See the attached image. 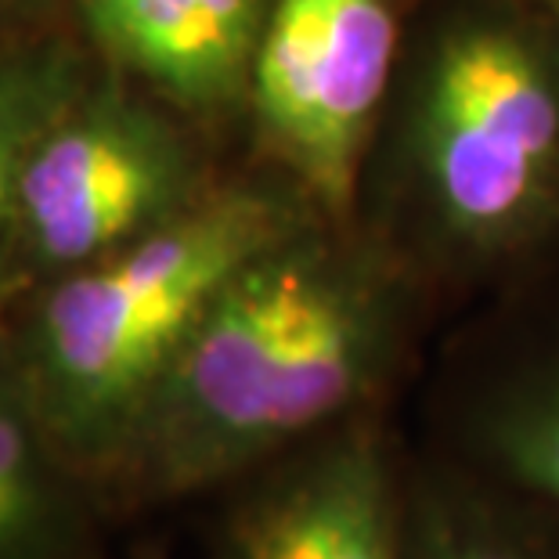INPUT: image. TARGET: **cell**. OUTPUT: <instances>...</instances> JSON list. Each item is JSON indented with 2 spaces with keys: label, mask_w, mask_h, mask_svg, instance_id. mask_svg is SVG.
<instances>
[{
  "label": "cell",
  "mask_w": 559,
  "mask_h": 559,
  "mask_svg": "<svg viewBox=\"0 0 559 559\" xmlns=\"http://www.w3.org/2000/svg\"><path fill=\"white\" fill-rule=\"evenodd\" d=\"M408 444L354 415L210 495L206 559H401Z\"/></svg>",
  "instance_id": "6"
},
{
  "label": "cell",
  "mask_w": 559,
  "mask_h": 559,
  "mask_svg": "<svg viewBox=\"0 0 559 559\" xmlns=\"http://www.w3.org/2000/svg\"><path fill=\"white\" fill-rule=\"evenodd\" d=\"M98 58L76 33L0 47V311L19 296L15 278V195L33 141L83 87Z\"/></svg>",
  "instance_id": "11"
},
{
  "label": "cell",
  "mask_w": 559,
  "mask_h": 559,
  "mask_svg": "<svg viewBox=\"0 0 559 559\" xmlns=\"http://www.w3.org/2000/svg\"><path fill=\"white\" fill-rule=\"evenodd\" d=\"M440 293L358 221L311 217L221 285L152 397L109 516L195 502L390 408Z\"/></svg>",
  "instance_id": "1"
},
{
  "label": "cell",
  "mask_w": 559,
  "mask_h": 559,
  "mask_svg": "<svg viewBox=\"0 0 559 559\" xmlns=\"http://www.w3.org/2000/svg\"><path fill=\"white\" fill-rule=\"evenodd\" d=\"M130 559H170V549H166V542H138L134 549H130Z\"/></svg>",
  "instance_id": "13"
},
{
  "label": "cell",
  "mask_w": 559,
  "mask_h": 559,
  "mask_svg": "<svg viewBox=\"0 0 559 559\" xmlns=\"http://www.w3.org/2000/svg\"><path fill=\"white\" fill-rule=\"evenodd\" d=\"M412 0H275L257 47L242 152L350 221L394 87Z\"/></svg>",
  "instance_id": "5"
},
{
  "label": "cell",
  "mask_w": 559,
  "mask_h": 559,
  "mask_svg": "<svg viewBox=\"0 0 559 559\" xmlns=\"http://www.w3.org/2000/svg\"><path fill=\"white\" fill-rule=\"evenodd\" d=\"M401 559H559V509L430 444L408 448Z\"/></svg>",
  "instance_id": "10"
},
{
  "label": "cell",
  "mask_w": 559,
  "mask_h": 559,
  "mask_svg": "<svg viewBox=\"0 0 559 559\" xmlns=\"http://www.w3.org/2000/svg\"><path fill=\"white\" fill-rule=\"evenodd\" d=\"M105 520L102 495L47 433L0 311V559H102Z\"/></svg>",
  "instance_id": "9"
},
{
  "label": "cell",
  "mask_w": 559,
  "mask_h": 559,
  "mask_svg": "<svg viewBox=\"0 0 559 559\" xmlns=\"http://www.w3.org/2000/svg\"><path fill=\"white\" fill-rule=\"evenodd\" d=\"M318 213L300 185L242 156L199 206L4 307L47 433L102 502L221 285Z\"/></svg>",
  "instance_id": "3"
},
{
  "label": "cell",
  "mask_w": 559,
  "mask_h": 559,
  "mask_svg": "<svg viewBox=\"0 0 559 559\" xmlns=\"http://www.w3.org/2000/svg\"><path fill=\"white\" fill-rule=\"evenodd\" d=\"M426 444L559 509V300L509 307L451 347Z\"/></svg>",
  "instance_id": "7"
},
{
  "label": "cell",
  "mask_w": 559,
  "mask_h": 559,
  "mask_svg": "<svg viewBox=\"0 0 559 559\" xmlns=\"http://www.w3.org/2000/svg\"><path fill=\"white\" fill-rule=\"evenodd\" d=\"M545 8H549V15L556 22V33H559V0H545Z\"/></svg>",
  "instance_id": "14"
},
{
  "label": "cell",
  "mask_w": 559,
  "mask_h": 559,
  "mask_svg": "<svg viewBox=\"0 0 559 559\" xmlns=\"http://www.w3.org/2000/svg\"><path fill=\"white\" fill-rule=\"evenodd\" d=\"M73 29V0H0V47L66 37Z\"/></svg>",
  "instance_id": "12"
},
{
  "label": "cell",
  "mask_w": 559,
  "mask_h": 559,
  "mask_svg": "<svg viewBox=\"0 0 559 559\" xmlns=\"http://www.w3.org/2000/svg\"><path fill=\"white\" fill-rule=\"evenodd\" d=\"M354 221L444 296L559 249V33L545 0H415Z\"/></svg>",
  "instance_id": "2"
},
{
  "label": "cell",
  "mask_w": 559,
  "mask_h": 559,
  "mask_svg": "<svg viewBox=\"0 0 559 559\" xmlns=\"http://www.w3.org/2000/svg\"><path fill=\"white\" fill-rule=\"evenodd\" d=\"M224 148L210 130L98 62L22 166L19 296L199 206L235 166Z\"/></svg>",
  "instance_id": "4"
},
{
  "label": "cell",
  "mask_w": 559,
  "mask_h": 559,
  "mask_svg": "<svg viewBox=\"0 0 559 559\" xmlns=\"http://www.w3.org/2000/svg\"><path fill=\"white\" fill-rule=\"evenodd\" d=\"M275 0H73V29L116 76L213 138L242 141L257 47Z\"/></svg>",
  "instance_id": "8"
}]
</instances>
